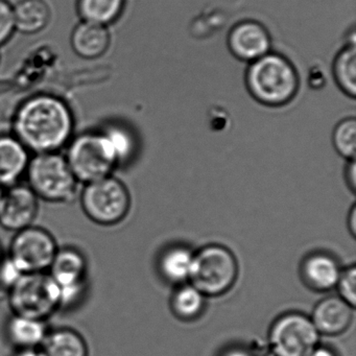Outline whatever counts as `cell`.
I'll use <instances>...</instances> for the list:
<instances>
[{"mask_svg": "<svg viewBox=\"0 0 356 356\" xmlns=\"http://www.w3.org/2000/svg\"><path fill=\"white\" fill-rule=\"evenodd\" d=\"M13 6L8 0H0V47L15 34Z\"/></svg>", "mask_w": 356, "mask_h": 356, "instance_id": "obj_26", "label": "cell"}, {"mask_svg": "<svg viewBox=\"0 0 356 356\" xmlns=\"http://www.w3.org/2000/svg\"><path fill=\"white\" fill-rule=\"evenodd\" d=\"M13 131L31 154L55 153L67 147L74 137V114L61 97L34 95L16 111Z\"/></svg>", "mask_w": 356, "mask_h": 356, "instance_id": "obj_1", "label": "cell"}, {"mask_svg": "<svg viewBox=\"0 0 356 356\" xmlns=\"http://www.w3.org/2000/svg\"><path fill=\"white\" fill-rule=\"evenodd\" d=\"M126 0H78L76 10L83 22L108 26L124 11Z\"/></svg>", "mask_w": 356, "mask_h": 356, "instance_id": "obj_20", "label": "cell"}, {"mask_svg": "<svg viewBox=\"0 0 356 356\" xmlns=\"http://www.w3.org/2000/svg\"><path fill=\"white\" fill-rule=\"evenodd\" d=\"M80 202L85 216L99 226H113L122 222L131 205L128 189L112 175L85 184Z\"/></svg>", "mask_w": 356, "mask_h": 356, "instance_id": "obj_5", "label": "cell"}, {"mask_svg": "<svg viewBox=\"0 0 356 356\" xmlns=\"http://www.w3.org/2000/svg\"><path fill=\"white\" fill-rule=\"evenodd\" d=\"M309 356H335V354L326 348H316Z\"/></svg>", "mask_w": 356, "mask_h": 356, "instance_id": "obj_31", "label": "cell"}, {"mask_svg": "<svg viewBox=\"0 0 356 356\" xmlns=\"http://www.w3.org/2000/svg\"><path fill=\"white\" fill-rule=\"evenodd\" d=\"M47 273L60 287L88 284V262L84 254L74 247L59 248Z\"/></svg>", "mask_w": 356, "mask_h": 356, "instance_id": "obj_13", "label": "cell"}, {"mask_svg": "<svg viewBox=\"0 0 356 356\" xmlns=\"http://www.w3.org/2000/svg\"><path fill=\"white\" fill-rule=\"evenodd\" d=\"M337 285L341 295L339 298L354 308L356 303V268L351 266L345 272L341 273Z\"/></svg>", "mask_w": 356, "mask_h": 356, "instance_id": "obj_28", "label": "cell"}, {"mask_svg": "<svg viewBox=\"0 0 356 356\" xmlns=\"http://www.w3.org/2000/svg\"><path fill=\"white\" fill-rule=\"evenodd\" d=\"M64 156L72 174L83 185L111 176L118 166L112 147L101 131L72 137Z\"/></svg>", "mask_w": 356, "mask_h": 356, "instance_id": "obj_4", "label": "cell"}, {"mask_svg": "<svg viewBox=\"0 0 356 356\" xmlns=\"http://www.w3.org/2000/svg\"><path fill=\"white\" fill-rule=\"evenodd\" d=\"M39 201L28 185L18 183L3 189L0 203V226L15 233L33 226L38 216Z\"/></svg>", "mask_w": 356, "mask_h": 356, "instance_id": "obj_10", "label": "cell"}, {"mask_svg": "<svg viewBox=\"0 0 356 356\" xmlns=\"http://www.w3.org/2000/svg\"><path fill=\"white\" fill-rule=\"evenodd\" d=\"M193 260V254L186 248L170 249L162 257V273L172 282H183L189 278Z\"/></svg>", "mask_w": 356, "mask_h": 356, "instance_id": "obj_22", "label": "cell"}, {"mask_svg": "<svg viewBox=\"0 0 356 356\" xmlns=\"http://www.w3.org/2000/svg\"><path fill=\"white\" fill-rule=\"evenodd\" d=\"M49 329L47 321L13 314L8 320L6 333L18 349H38Z\"/></svg>", "mask_w": 356, "mask_h": 356, "instance_id": "obj_16", "label": "cell"}, {"mask_svg": "<svg viewBox=\"0 0 356 356\" xmlns=\"http://www.w3.org/2000/svg\"><path fill=\"white\" fill-rule=\"evenodd\" d=\"M3 255H1V251H0V264H1V261H3Z\"/></svg>", "mask_w": 356, "mask_h": 356, "instance_id": "obj_35", "label": "cell"}, {"mask_svg": "<svg viewBox=\"0 0 356 356\" xmlns=\"http://www.w3.org/2000/svg\"><path fill=\"white\" fill-rule=\"evenodd\" d=\"M224 356H252L251 353L243 349H233L227 352Z\"/></svg>", "mask_w": 356, "mask_h": 356, "instance_id": "obj_33", "label": "cell"}, {"mask_svg": "<svg viewBox=\"0 0 356 356\" xmlns=\"http://www.w3.org/2000/svg\"><path fill=\"white\" fill-rule=\"evenodd\" d=\"M3 189L0 188V203H1V199H3Z\"/></svg>", "mask_w": 356, "mask_h": 356, "instance_id": "obj_34", "label": "cell"}, {"mask_svg": "<svg viewBox=\"0 0 356 356\" xmlns=\"http://www.w3.org/2000/svg\"><path fill=\"white\" fill-rule=\"evenodd\" d=\"M236 277V260L226 248L209 245L193 255L189 279L193 286L203 295L226 293L234 284Z\"/></svg>", "mask_w": 356, "mask_h": 356, "instance_id": "obj_7", "label": "cell"}, {"mask_svg": "<svg viewBox=\"0 0 356 356\" xmlns=\"http://www.w3.org/2000/svg\"><path fill=\"white\" fill-rule=\"evenodd\" d=\"M355 163H354V159L351 160V164L348 168V182L351 185L352 189H355L356 183V172H355Z\"/></svg>", "mask_w": 356, "mask_h": 356, "instance_id": "obj_29", "label": "cell"}, {"mask_svg": "<svg viewBox=\"0 0 356 356\" xmlns=\"http://www.w3.org/2000/svg\"><path fill=\"white\" fill-rule=\"evenodd\" d=\"M172 306L180 318L186 320L195 318L203 309V293L193 285L183 286L175 295Z\"/></svg>", "mask_w": 356, "mask_h": 356, "instance_id": "obj_23", "label": "cell"}, {"mask_svg": "<svg viewBox=\"0 0 356 356\" xmlns=\"http://www.w3.org/2000/svg\"><path fill=\"white\" fill-rule=\"evenodd\" d=\"M57 241L51 232L41 227H28L14 235L9 256L28 273H45L57 253Z\"/></svg>", "mask_w": 356, "mask_h": 356, "instance_id": "obj_8", "label": "cell"}, {"mask_svg": "<svg viewBox=\"0 0 356 356\" xmlns=\"http://www.w3.org/2000/svg\"><path fill=\"white\" fill-rule=\"evenodd\" d=\"M38 349L42 356H89L84 337L68 327L49 330Z\"/></svg>", "mask_w": 356, "mask_h": 356, "instance_id": "obj_17", "label": "cell"}, {"mask_svg": "<svg viewBox=\"0 0 356 356\" xmlns=\"http://www.w3.org/2000/svg\"><path fill=\"white\" fill-rule=\"evenodd\" d=\"M228 47L237 59L251 63L270 53V36L259 22L245 20L231 29Z\"/></svg>", "mask_w": 356, "mask_h": 356, "instance_id": "obj_11", "label": "cell"}, {"mask_svg": "<svg viewBox=\"0 0 356 356\" xmlns=\"http://www.w3.org/2000/svg\"><path fill=\"white\" fill-rule=\"evenodd\" d=\"M318 333L303 314H285L270 329V348L275 356H309L318 345Z\"/></svg>", "mask_w": 356, "mask_h": 356, "instance_id": "obj_9", "label": "cell"}, {"mask_svg": "<svg viewBox=\"0 0 356 356\" xmlns=\"http://www.w3.org/2000/svg\"><path fill=\"white\" fill-rule=\"evenodd\" d=\"M333 145L343 157L353 160L356 149V120L345 118L339 122L333 131Z\"/></svg>", "mask_w": 356, "mask_h": 356, "instance_id": "obj_24", "label": "cell"}, {"mask_svg": "<svg viewBox=\"0 0 356 356\" xmlns=\"http://www.w3.org/2000/svg\"><path fill=\"white\" fill-rule=\"evenodd\" d=\"M26 273L10 256L0 264V287L9 291Z\"/></svg>", "mask_w": 356, "mask_h": 356, "instance_id": "obj_27", "label": "cell"}, {"mask_svg": "<svg viewBox=\"0 0 356 356\" xmlns=\"http://www.w3.org/2000/svg\"><path fill=\"white\" fill-rule=\"evenodd\" d=\"M303 272L306 281L320 291H327L335 286L341 275L337 262L325 254H316L307 258Z\"/></svg>", "mask_w": 356, "mask_h": 356, "instance_id": "obj_19", "label": "cell"}, {"mask_svg": "<svg viewBox=\"0 0 356 356\" xmlns=\"http://www.w3.org/2000/svg\"><path fill=\"white\" fill-rule=\"evenodd\" d=\"M101 132L112 147L118 165L131 157L134 151V140L128 130L120 126H109Z\"/></svg>", "mask_w": 356, "mask_h": 356, "instance_id": "obj_25", "label": "cell"}, {"mask_svg": "<svg viewBox=\"0 0 356 356\" xmlns=\"http://www.w3.org/2000/svg\"><path fill=\"white\" fill-rule=\"evenodd\" d=\"M333 76L341 91L351 99L356 97V47L350 43L343 47L333 62Z\"/></svg>", "mask_w": 356, "mask_h": 356, "instance_id": "obj_21", "label": "cell"}, {"mask_svg": "<svg viewBox=\"0 0 356 356\" xmlns=\"http://www.w3.org/2000/svg\"><path fill=\"white\" fill-rule=\"evenodd\" d=\"M31 153L14 135H0V188L20 183L26 177Z\"/></svg>", "mask_w": 356, "mask_h": 356, "instance_id": "obj_12", "label": "cell"}, {"mask_svg": "<svg viewBox=\"0 0 356 356\" xmlns=\"http://www.w3.org/2000/svg\"><path fill=\"white\" fill-rule=\"evenodd\" d=\"M245 85L254 99L268 107L286 105L297 95L299 76L289 60L268 53L250 63Z\"/></svg>", "mask_w": 356, "mask_h": 356, "instance_id": "obj_2", "label": "cell"}, {"mask_svg": "<svg viewBox=\"0 0 356 356\" xmlns=\"http://www.w3.org/2000/svg\"><path fill=\"white\" fill-rule=\"evenodd\" d=\"M16 32L36 35L47 28L51 11L45 0H19L13 6Z\"/></svg>", "mask_w": 356, "mask_h": 356, "instance_id": "obj_18", "label": "cell"}, {"mask_svg": "<svg viewBox=\"0 0 356 356\" xmlns=\"http://www.w3.org/2000/svg\"><path fill=\"white\" fill-rule=\"evenodd\" d=\"M13 314L47 321L59 310L57 285L49 273H28L7 293Z\"/></svg>", "mask_w": 356, "mask_h": 356, "instance_id": "obj_6", "label": "cell"}, {"mask_svg": "<svg viewBox=\"0 0 356 356\" xmlns=\"http://www.w3.org/2000/svg\"><path fill=\"white\" fill-rule=\"evenodd\" d=\"M111 42L108 26L92 22H81L74 26L70 36V45L78 57L95 60L107 53Z\"/></svg>", "mask_w": 356, "mask_h": 356, "instance_id": "obj_14", "label": "cell"}, {"mask_svg": "<svg viewBox=\"0 0 356 356\" xmlns=\"http://www.w3.org/2000/svg\"><path fill=\"white\" fill-rule=\"evenodd\" d=\"M352 320L353 307L341 298L330 297L316 305L312 321L318 332L335 335L343 332Z\"/></svg>", "mask_w": 356, "mask_h": 356, "instance_id": "obj_15", "label": "cell"}, {"mask_svg": "<svg viewBox=\"0 0 356 356\" xmlns=\"http://www.w3.org/2000/svg\"><path fill=\"white\" fill-rule=\"evenodd\" d=\"M350 229H351L352 234L355 235L356 233V209L353 208L350 213Z\"/></svg>", "mask_w": 356, "mask_h": 356, "instance_id": "obj_32", "label": "cell"}, {"mask_svg": "<svg viewBox=\"0 0 356 356\" xmlns=\"http://www.w3.org/2000/svg\"><path fill=\"white\" fill-rule=\"evenodd\" d=\"M26 177L28 186L39 200L70 204L78 197L80 183L72 174L65 156L60 152L33 155Z\"/></svg>", "mask_w": 356, "mask_h": 356, "instance_id": "obj_3", "label": "cell"}, {"mask_svg": "<svg viewBox=\"0 0 356 356\" xmlns=\"http://www.w3.org/2000/svg\"><path fill=\"white\" fill-rule=\"evenodd\" d=\"M14 356H42L39 349H18Z\"/></svg>", "mask_w": 356, "mask_h": 356, "instance_id": "obj_30", "label": "cell"}]
</instances>
